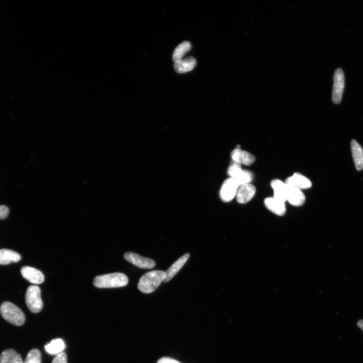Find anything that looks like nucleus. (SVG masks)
Instances as JSON below:
<instances>
[{
    "instance_id": "bb28decb",
    "label": "nucleus",
    "mask_w": 363,
    "mask_h": 363,
    "mask_svg": "<svg viewBox=\"0 0 363 363\" xmlns=\"http://www.w3.org/2000/svg\"><path fill=\"white\" fill-rule=\"evenodd\" d=\"M157 363H181L179 361L169 357H163L160 358Z\"/></svg>"
},
{
    "instance_id": "20e7f679",
    "label": "nucleus",
    "mask_w": 363,
    "mask_h": 363,
    "mask_svg": "<svg viewBox=\"0 0 363 363\" xmlns=\"http://www.w3.org/2000/svg\"><path fill=\"white\" fill-rule=\"evenodd\" d=\"M25 302L28 309L33 313L41 312L43 307L41 291L37 286H31L27 288L25 294Z\"/></svg>"
},
{
    "instance_id": "6ab92c4d",
    "label": "nucleus",
    "mask_w": 363,
    "mask_h": 363,
    "mask_svg": "<svg viewBox=\"0 0 363 363\" xmlns=\"http://www.w3.org/2000/svg\"><path fill=\"white\" fill-rule=\"evenodd\" d=\"M0 363H23L21 356L13 349L4 351L0 356Z\"/></svg>"
},
{
    "instance_id": "f8f14e48",
    "label": "nucleus",
    "mask_w": 363,
    "mask_h": 363,
    "mask_svg": "<svg viewBox=\"0 0 363 363\" xmlns=\"http://www.w3.org/2000/svg\"><path fill=\"white\" fill-rule=\"evenodd\" d=\"M231 156L234 162L240 165H250L256 161L255 156L252 154L241 149L234 150L231 154Z\"/></svg>"
},
{
    "instance_id": "5701e85b",
    "label": "nucleus",
    "mask_w": 363,
    "mask_h": 363,
    "mask_svg": "<svg viewBox=\"0 0 363 363\" xmlns=\"http://www.w3.org/2000/svg\"><path fill=\"white\" fill-rule=\"evenodd\" d=\"M243 170L241 165L234 162L229 166L228 169V174L230 178L237 179Z\"/></svg>"
},
{
    "instance_id": "f03ea898",
    "label": "nucleus",
    "mask_w": 363,
    "mask_h": 363,
    "mask_svg": "<svg viewBox=\"0 0 363 363\" xmlns=\"http://www.w3.org/2000/svg\"><path fill=\"white\" fill-rule=\"evenodd\" d=\"M128 282V278L125 274L115 272L96 276L94 285L100 289L115 288L125 287Z\"/></svg>"
},
{
    "instance_id": "c85d7f7f",
    "label": "nucleus",
    "mask_w": 363,
    "mask_h": 363,
    "mask_svg": "<svg viewBox=\"0 0 363 363\" xmlns=\"http://www.w3.org/2000/svg\"></svg>"
},
{
    "instance_id": "b1692460",
    "label": "nucleus",
    "mask_w": 363,
    "mask_h": 363,
    "mask_svg": "<svg viewBox=\"0 0 363 363\" xmlns=\"http://www.w3.org/2000/svg\"><path fill=\"white\" fill-rule=\"evenodd\" d=\"M253 179V175L250 171L243 170L242 172L236 179L238 182L239 186L246 184L250 183Z\"/></svg>"
},
{
    "instance_id": "6e6552de",
    "label": "nucleus",
    "mask_w": 363,
    "mask_h": 363,
    "mask_svg": "<svg viewBox=\"0 0 363 363\" xmlns=\"http://www.w3.org/2000/svg\"><path fill=\"white\" fill-rule=\"evenodd\" d=\"M256 191L255 186L251 183L239 186L236 197L238 203L240 204L248 203L254 198Z\"/></svg>"
},
{
    "instance_id": "a878e982",
    "label": "nucleus",
    "mask_w": 363,
    "mask_h": 363,
    "mask_svg": "<svg viewBox=\"0 0 363 363\" xmlns=\"http://www.w3.org/2000/svg\"><path fill=\"white\" fill-rule=\"evenodd\" d=\"M9 213V208L5 206H0V219L6 218Z\"/></svg>"
},
{
    "instance_id": "cd10ccee",
    "label": "nucleus",
    "mask_w": 363,
    "mask_h": 363,
    "mask_svg": "<svg viewBox=\"0 0 363 363\" xmlns=\"http://www.w3.org/2000/svg\"><path fill=\"white\" fill-rule=\"evenodd\" d=\"M357 325L358 327L361 329L363 332V320H360L358 323Z\"/></svg>"
},
{
    "instance_id": "423d86ee",
    "label": "nucleus",
    "mask_w": 363,
    "mask_h": 363,
    "mask_svg": "<svg viewBox=\"0 0 363 363\" xmlns=\"http://www.w3.org/2000/svg\"><path fill=\"white\" fill-rule=\"evenodd\" d=\"M239 185L235 179L229 178L223 183L219 192L221 200L225 203L232 201L236 197Z\"/></svg>"
},
{
    "instance_id": "1a4fd4ad",
    "label": "nucleus",
    "mask_w": 363,
    "mask_h": 363,
    "mask_svg": "<svg viewBox=\"0 0 363 363\" xmlns=\"http://www.w3.org/2000/svg\"><path fill=\"white\" fill-rule=\"evenodd\" d=\"M21 273L27 281L33 284L40 285L45 281V276L42 272L34 267L23 266L21 269Z\"/></svg>"
},
{
    "instance_id": "412c9836",
    "label": "nucleus",
    "mask_w": 363,
    "mask_h": 363,
    "mask_svg": "<svg viewBox=\"0 0 363 363\" xmlns=\"http://www.w3.org/2000/svg\"><path fill=\"white\" fill-rule=\"evenodd\" d=\"M191 49V45L188 42H184L180 44L175 50L173 54V60L174 62L183 59L184 55Z\"/></svg>"
},
{
    "instance_id": "393cba45",
    "label": "nucleus",
    "mask_w": 363,
    "mask_h": 363,
    "mask_svg": "<svg viewBox=\"0 0 363 363\" xmlns=\"http://www.w3.org/2000/svg\"><path fill=\"white\" fill-rule=\"evenodd\" d=\"M52 363H67L66 354L65 353L62 352L57 355L52 360Z\"/></svg>"
},
{
    "instance_id": "39448f33",
    "label": "nucleus",
    "mask_w": 363,
    "mask_h": 363,
    "mask_svg": "<svg viewBox=\"0 0 363 363\" xmlns=\"http://www.w3.org/2000/svg\"><path fill=\"white\" fill-rule=\"evenodd\" d=\"M345 75L341 68L335 71L333 76V86L332 94V101L334 104H339L342 100L345 88Z\"/></svg>"
},
{
    "instance_id": "ddd939ff",
    "label": "nucleus",
    "mask_w": 363,
    "mask_h": 363,
    "mask_svg": "<svg viewBox=\"0 0 363 363\" xmlns=\"http://www.w3.org/2000/svg\"><path fill=\"white\" fill-rule=\"evenodd\" d=\"M305 201V195L301 190L288 186L287 202L293 206L300 207L304 204Z\"/></svg>"
},
{
    "instance_id": "a211bd4d",
    "label": "nucleus",
    "mask_w": 363,
    "mask_h": 363,
    "mask_svg": "<svg viewBox=\"0 0 363 363\" xmlns=\"http://www.w3.org/2000/svg\"><path fill=\"white\" fill-rule=\"evenodd\" d=\"M174 62L175 70L179 73H185L192 71L197 63L196 59L191 57Z\"/></svg>"
},
{
    "instance_id": "9d476101",
    "label": "nucleus",
    "mask_w": 363,
    "mask_h": 363,
    "mask_svg": "<svg viewBox=\"0 0 363 363\" xmlns=\"http://www.w3.org/2000/svg\"><path fill=\"white\" fill-rule=\"evenodd\" d=\"M285 183L288 186L301 190L310 189L312 187L311 181L308 178L299 173H294L292 176L288 178Z\"/></svg>"
},
{
    "instance_id": "7ed1b4c3",
    "label": "nucleus",
    "mask_w": 363,
    "mask_h": 363,
    "mask_svg": "<svg viewBox=\"0 0 363 363\" xmlns=\"http://www.w3.org/2000/svg\"><path fill=\"white\" fill-rule=\"evenodd\" d=\"M0 313L5 320L14 325L21 326L25 322V317L23 312L11 302H3L0 307Z\"/></svg>"
},
{
    "instance_id": "dca6fc26",
    "label": "nucleus",
    "mask_w": 363,
    "mask_h": 363,
    "mask_svg": "<svg viewBox=\"0 0 363 363\" xmlns=\"http://www.w3.org/2000/svg\"><path fill=\"white\" fill-rule=\"evenodd\" d=\"M351 145L356 168L358 171H362L363 169V150L355 140H352Z\"/></svg>"
},
{
    "instance_id": "4468645a",
    "label": "nucleus",
    "mask_w": 363,
    "mask_h": 363,
    "mask_svg": "<svg viewBox=\"0 0 363 363\" xmlns=\"http://www.w3.org/2000/svg\"><path fill=\"white\" fill-rule=\"evenodd\" d=\"M264 205L268 210L278 216H283L286 212L285 203L273 197L265 199Z\"/></svg>"
},
{
    "instance_id": "f257e3e1",
    "label": "nucleus",
    "mask_w": 363,
    "mask_h": 363,
    "mask_svg": "<svg viewBox=\"0 0 363 363\" xmlns=\"http://www.w3.org/2000/svg\"><path fill=\"white\" fill-rule=\"evenodd\" d=\"M166 277L165 272L162 270H154L145 274L139 280L138 289L145 294H150L156 290L164 282Z\"/></svg>"
},
{
    "instance_id": "0eeeda50",
    "label": "nucleus",
    "mask_w": 363,
    "mask_h": 363,
    "mask_svg": "<svg viewBox=\"0 0 363 363\" xmlns=\"http://www.w3.org/2000/svg\"><path fill=\"white\" fill-rule=\"evenodd\" d=\"M125 259L136 266L143 269H152L156 266L154 260L143 257L133 253H126L124 255Z\"/></svg>"
},
{
    "instance_id": "2eb2a0df",
    "label": "nucleus",
    "mask_w": 363,
    "mask_h": 363,
    "mask_svg": "<svg viewBox=\"0 0 363 363\" xmlns=\"http://www.w3.org/2000/svg\"><path fill=\"white\" fill-rule=\"evenodd\" d=\"M190 258V255L187 254L178 259L165 271L166 277L164 283L171 281L175 275L182 268Z\"/></svg>"
},
{
    "instance_id": "aec40b11",
    "label": "nucleus",
    "mask_w": 363,
    "mask_h": 363,
    "mask_svg": "<svg viewBox=\"0 0 363 363\" xmlns=\"http://www.w3.org/2000/svg\"><path fill=\"white\" fill-rule=\"evenodd\" d=\"M65 348V344L61 339H55L47 344L45 346V350L50 354L58 355L62 352Z\"/></svg>"
},
{
    "instance_id": "4be33fe9",
    "label": "nucleus",
    "mask_w": 363,
    "mask_h": 363,
    "mask_svg": "<svg viewBox=\"0 0 363 363\" xmlns=\"http://www.w3.org/2000/svg\"><path fill=\"white\" fill-rule=\"evenodd\" d=\"M41 354L38 349H33L28 353L24 363H41Z\"/></svg>"
},
{
    "instance_id": "f3484780",
    "label": "nucleus",
    "mask_w": 363,
    "mask_h": 363,
    "mask_svg": "<svg viewBox=\"0 0 363 363\" xmlns=\"http://www.w3.org/2000/svg\"><path fill=\"white\" fill-rule=\"evenodd\" d=\"M20 259V255L13 250L6 249L0 250V265L16 263Z\"/></svg>"
},
{
    "instance_id": "9b49d317",
    "label": "nucleus",
    "mask_w": 363,
    "mask_h": 363,
    "mask_svg": "<svg viewBox=\"0 0 363 363\" xmlns=\"http://www.w3.org/2000/svg\"><path fill=\"white\" fill-rule=\"evenodd\" d=\"M273 190V198L285 203L287 201L288 186L285 182L279 179H274L270 183Z\"/></svg>"
}]
</instances>
